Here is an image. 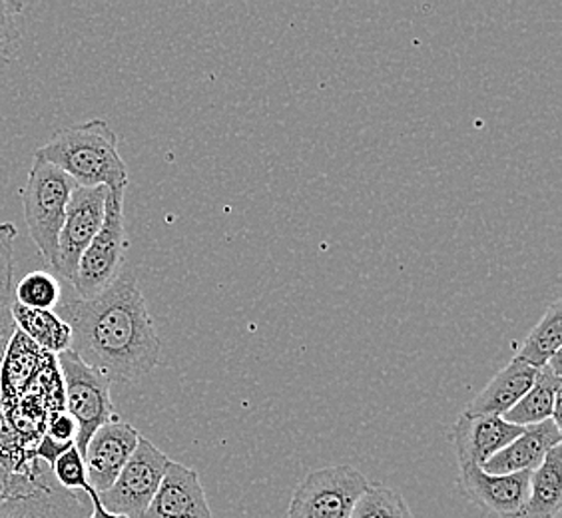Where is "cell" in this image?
<instances>
[{
    "mask_svg": "<svg viewBox=\"0 0 562 518\" xmlns=\"http://www.w3.org/2000/svg\"><path fill=\"white\" fill-rule=\"evenodd\" d=\"M58 315L70 325V349L110 383H134L160 363L162 341L132 271L97 297L66 302Z\"/></svg>",
    "mask_w": 562,
    "mask_h": 518,
    "instance_id": "cell-1",
    "label": "cell"
},
{
    "mask_svg": "<svg viewBox=\"0 0 562 518\" xmlns=\"http://www.w3.org/2000/svg\"><path fill=\"white\" fill-rule=\"evenodd\" d=\"M34 160L50 164L80 188L126 190L128 168L119 151V136L106 120H90L58 130L34 151Z\"/></svg>",
    "mask_w": 562,
    "mask_h": 518,
    "instance_id": "cell-2",
    "label": "cell"
},
{
    "mask_svg": "<svg viewBox=\"0 0 562 518\" xmlns=\"http://www.w3.org/2000/svg\"><path fill=\"white\" fill-rule=\"evenodd\" d=\"M75 188L65 172L41 160H34L26 185L22 188L29 234L44 263L53 271H58V236L65 226L66 207Z\"/></svg>",
    "mask_w": 562,
    "mask_h": 518,
    "instance_id": "cell-3",
    "label": "cell"
},
{
    "mask_svg": "<svg viewBox=\"0 0 562 518\" xmlns=\"http://www.w3.org/2000/svg\"><path fill=\"white\" fill-rule=\"evenodd\" d=\"M65 387V410L75 419V444L80 454L87 451L92 435L116 417L110 399V381L100 371L87 365L72 349L56 356Z\"/></svg>",
    "mask_w": 562,
    "mask_h": 518,
    "instance_id": "cell-4",
    "label": "cell"
},
{
    "mask_svg": "<svg viewBox=\"0 0 562 518\" xmlns=\"http://www.w3.org/2000/svg\"><path fill=\"white\" fill-rule=\"evenodd\" d=\"M124 192L126 190H109L102 227L82 254L75 278L70 281L78 293V300L97 297L122 273L124 254L128 248L124 224Z\"/></svg>",
    "mask_w": 562,
    "mask_h": 518,
    "instance_id": "cell-5",
    "label": "cell"
},
{
    "mask_svg": "<svg viewBox=\"0 0 562 518\" xmlns=\"http://www.w3.org/2000/svg\"><path fill=\"white\" fill-rule=\"evenodd\" d=\"M368 486V476L351 464L317 469L295 488L288 518H351Z\"/></svg>",
    "mask_w": 562,
    "mask_h": 518,
    "instance_id": "cell-6",
    "label": "cell"
},
{
    "mask_svg": "<svg viewBox=\"0 0 562 518\" xmlns=\"http://www.w3.org/2000/svg\"><path fill=\"white\" fill-rule=\"evenodd\" d=\"M168 463V454H164L146 437H140L136 451L122 469L116 483L98 495L102 507L124 517L144 518L162 483Z\"/></svg>",
    "mask_w": 562,
    "mask_h": 518,
    "instance_id": "cell-7",
    "label": "cell"
},
{
    "mask_svg": "<svg viewBox=\"0 0 562 518\" xmlns=\"http://www.w3.org/2000/svg\"><path fill=\"white\" fill-rule=\"evenodd\" d=\"M109 188H80L68 200L65 226L58 236V275L72 281L76 268L90 241L94 239L106 214Z\"/></svg>",
    "mask_w": 562,
    "mask_h": 518,
    "instance_id": "cell-8",
    "label": "cell"
},
{
    "mask_svg": "<svg viewBox=\"0 0 562 518\" xmlns=\"http://www.w3.org/2000/svg\"><path fill=\"white\" fill-rule=\"evenodd\" d=\"M85 495V493H82ZM78 493H68L44 476L41 463L34 464V478L31 485L0 498V518H90V498Z\"/></svg>",
    "mask_w": 562,
    "mask_h": 518,
    "instance_id": "cell-9",
    "label": "cell"
},
{
    "mask_svg": "<svg viewBox=\"0 0 562 518\" xmlns=\"http://www.w3.org/2000/svg\"><path fill=\"white\" fill-rule=\"evenodd\" d=\"M140 437V432L131 423L120 421L119 417L102 425L92 435L82 454L87 464L88 485L92 491L100 495L116 483L122 469L136 451Z\"/></svg>",
    "mask_w": 562,
    "mask_h": 518,
    "instance_id": "cell-10",
    "label": "cell"
},
{
    "mask_svg": "<svg viewBox=\"0 0 562 518\" xmlns=\"http://www.w3.org/2000/svg\"><path fill=\"white\" fill-rule=\"evenodd\" d=\"M529 471L513 475H488L483 466H459V486L471 503L498 518H519L529 497Z\"/></svg>",
    "mask_w": 562,
    "mask_h": 518,
    "instance_id": "cell-11",
    "label": "cell"
},
{
    "mask_svg": "<svg viewBox=\"0 0 562 518\" xmlns=\"http://www.w3.org/2000/svg\"><path fill=\"white\" fill-rule=\"evenodd\" d=\"M522 429L525 427L510 425L498 415H471L465 410L451 427L449 441L453 443L459 466H483L491 457L517 439Z\"/></svg>",
    "mask_w": 562,
    "mask_h": 518,
    "instance_id": "cell-12",
    "label": "cell"
},
{
    "mask_svg": "<svg viewBox=\"0 0 562 518\" xmlns=\"http://www.w3.org/2000/svg\"><path fill=\"white\" fill-rule=\"evenodd\" d=\"M144 518H214L194 469L170 461Z\"/></svg>",
    "mask_w": 562,
    "mask_h": 518,
    "instance_id": "cell-13",
    "label": "cell"
},
{
    "mask_svg": "<svg viewBox=\"0 0 562 518\" xmlns=\"http://www.w3.org/2000/svg\"><path fill=\"white\" fill-rule=\"evenodd\" d=\"M561 423L554 419L525 427L517 439L491 457L487 463L483 464V471L488 475H513L529 471L532 473L539 464L544 461L551 449L561 444Z\"/></svg>",
    "mask_w": 562,
    "mask_h": 518,
    "instance_id": "cell-14",
    "label": "cell"
},
{
    "mask_svg": "<svg viewBox=\"0 0 562 518\" xmlns=\"http://www.w3.org/2000/svg\"><path fill=\"white\" fill-rule=\"evenodd\" d=\"M561 353L552 357L551 361L539 369L532 387L525 393V397L503 415L505 421L517 427L539 425L547 419L561 423Z\"/></svg>",
    "mask_w": 562,
    "mask_h": 518,
    "instance_id": "cell-15",
    "label": "cell"
},
{
    "mask_svg": "<svg viewBox=\"0 0 562 518\" xmlns=\"http://www.w3.org/2000/svg\"><path fill=\"white\" fill-rule=\"evenodd\" d=\"M537 373L539 369L530 368L529 363L520 361L519 357H513L507 365L488 381L487 387L469 403L467 413L503 417L532 387Z\"/></svg>",
    "mask_w": 562,
    "mask_h": 518,
    "instance_id": "cell-16",
    "label": "cell"
},
{
    "mask_svg": "<svg viewBox=\"0 0 562 518\" xmlns=\"http://www.w3.org/2000/svg\"><path fill=\"white\" fill-rule=\"evenodd\" d=\"M53 359L55 356L34 346L26 335L16 329L0 368V403L11 399L12 395L19 397Z\"/></svg>",
    "mask_w": 562,
    "mask_h": 518,
    "instance_id": "cell-17",
    "label": "cell"
},
{
    "mask_svg": "<svg viewBox=\"0 0 562 518\" xmlns=\"http://www.w3.org/2000/svg\"><path fill=\"white\" fill-rule=\"evenodd\" d=\"M562 510V447L549 451L529 481V497L519 518H554Z\"/></svg>",
    "mask_w": 562,
    "mask_h": 518,
    "instance_id": "cell-18",
    "label": "cell"
},
{
    "mask_svg": "<svg viewBox=\"0 0 562 518\" xmlns=\"http://www.w3.org/2000/svg\"><path fill=\"white\" fill-rule=\"evenodd\" d=\"M12 319L16 329L26 335L34 346L41 347L50 356H60L72 346L70 325L55 312L46 309H29L19 303L11 305Z\"/></svg>",
    "mask_w": 562,
    "mask_h": 518,
    "instance_id": "cell-19",
    "label": "cell"
},
{
    "mask_svg": "<svg viewBox=\"0 0 562 518\" xmlns=\"http://www.w3.org/2000/svg\"><path fill=\"white\" fill-rule=\"evenodd\" d=\"M562 346V303L559 297L547 307L541 322L532 327L525 344L520 346V361L529 363L530 368L542 369L552 357L561 353Z\"/></svg>",
    "mask_w": 562,
    "mask_h": 518,
    "instance_id": "cell-20",
    "label": "cell"
},
{
    "mask_svg": "<svg viewBox=\"0 0 562 518\" xmlns=\"http://www.w3.org/2000/svg\"><path fill=\"white\" fill-rule=\"evenodd\" d=\"M60 297L63 288L48 271H31L14 285V303L29 309L53 312L56 305H60Z\"/></svg>",
    "mask_w": 562,
    "mask_h": 518,
    "instance_id": "cell-21",
    "label": "cell"
},
{
    "mask_svg": "<svg viewBox=\"0 0 562 518\" xmlns=\"http://www.w3.org/2000/svg\"><path fill=\"white\" fill-rule=\"evenodd\" d=\"M351 518H415V515L400 493L381 483H369L368 491L357 500Z\"/></svg>",
    "mask_w": 562,
    "mask_h": 518,
    "instance_id": "cell-22",
    "label": "cell"
},
{
    "mask_svg": "<svg viewBox=\"0 0 562 518\" xmlns=\"http://www.w3.org/2000/svg\"><path fill=\"white\" fill-rule=\"evenodd\" d=\"M19 236L11 222L0 224V309L14 303V239Z\"/></svg>",
    "mask_w": 562,
    "mask_h": 518,
    "instance_id": "cell-23",
    "label": "cell"
},
{
    "mask_svg": "<svg viewBox=\"0 0 562 518\" xmlns=\"http://www.w3.org/2000/svg\"><path fill=\"white\" fill-rule=\"evenodd\" d=\"M50 469H53V475L60 488H65L68 493H85L87 495V491L90 488L87 464H85V457L76 449V444L60 454Z\"/></svg>",
    "mask_w": 562,
    "mask_h": 518,
    "instance_id": "cell-24",
    "label": "cell"
},
{
    "mask_svg": "<svg viewBox=\"0 0 562 518\" xmlns=\"http://www.w3.org/2000/svg\"><path fill=\"white\" fill-rule=\"evenodd\" d=\"M24 2L0 0V50L14 58L19 55L22 38V12Z\"/></svg>",
    "mask_w": 562,
    "mask_h": 518,
    "instance_id": "cell-25",
    "label": "cell"
},
{
    "mask_svg": "<svg viewBox=\"0 0 562 518\" xmlns=\"http://www.w3.org/2000/svg\"><path fill=\"white\" fill-rule=\"evenodd\" d=\"M76 431L78 427L75 419L66 410H58L48 417L44 435L58 444H75Z\"/></svg>",
    "mask_w": 562,
    "mask_h": 518,
    "instance_id": "cell-26",
    "label": "cell"
},
{
    "mask_svg": "<svg viewBox=\"0 0 562 518\" xmlns=\"http://www.w3.org/2000/svg\"><path fill=\"white\" fill-rule=\"evenodd\" d=\"M34 466L31 473H11L4 466H0V498L11 497L14 493H21L22 488L33 483Z\"/></svg>",
    "mask_w": 562,
    "mask_h": 518,
    "instance_id": "cell-27",
    "label": "cell"
},
{
    "mask_svg": "<svg viewBox=\"0 0 562 518\" xmlns=\"http://www.w3.org/2000/svg\"><path fill=\"white\" fill-rule=\"evenodd\" d=\"M14 331H16V325L12 319L11 307L0 309V368H2V361H4Z\"/></svg>",
    "mask_w": 562,
    "mask_h": 518,
    "instance_id": "cell-28",
    "label": "cell"
},
{
    "mask_svg": "<svg viewBox=\"0 0 562 518\" xmlns=\"http://www.w3.org/2000/svg\"><path fill=\"white\" fill-rule=\"evenodd\" d=\"M87 495L88 498H90V505H92V510H90V518H128L124 517V515L110 513V510H106V508L102 507V503H100V498H98L97 491L88 488Z\"/></svg>",
    "mask_w": 562,
    "mask_h": 518,
    "instance_id": "cell-29",
    "label": "cell"
},
{
    "mask_svg": "<svg viewBox=\"0 0 562 518\" xmlns=\"http://www.w3.org/2000/svg\"><path fill=\"white\" fill-rule=\"evenodd\" d=\"M12 58L11 56L7 55V53H2L0 50V72L7 68V66L11 65Z\"/></svg>",
    "mask_w": 562,
    "mask_h": 518,
    "instance_id": "cell-30",
    "label": "cell"
}]
</instances>
